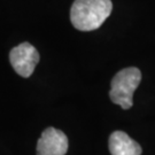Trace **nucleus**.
<instances>
[{
  "mask_svg": "<svg viewBox=\"0 0 155 155\" xmlns=\"http://www.w3.org/2000/svg\"><path fill=\"white\" fill-rule=\"evenodd\" d=\"M111 9L110 0H75L70 9V21L77 30L92 31L102 25Z\"/></svg>",
  "mask_w": 155,
  "mask_h": 155,
  "instance_id": "f257e3e1",
  "label": "nucleus"
},
{
  "mask_svg": "<svg viewBox=\"0 0 155 155\" xmlns=\"http://www.w3.org/2000/svg\"><path fill=\"white\" fill-rule=\"evenodd\" d=\"M108 147L111 155H140L143 152L140 145L123 131L111 133Z\"/></svg>",
  "mask_w": 155,
  "mask_h": 155,
  "instance_id": "39448f33",
  "label": "nucleus"
},
{
  "mask_svg": "<svg viewBox=\"0 0 155 155\" xmlns=\"http://www.w3.org/2000/svg\"><path fill=\"white\" fill-rule=\"evenodd\" d=\"M141 81V72L138 68H124L114 76L109 92L111 101L123 109H130L133 105V93Z\"/></svg>",
  "mask_w": 155,
  "mask_h": 155,
  "instance_id": "f03ea898",
  "label": "nucleus"
},
{
  "mask_svg": "<svg viewBox=\"0 0 155 155\" xmlns=\"http://www.w3.org/2000/svg\"><path fill=\"white\" fill-rule=\"evenodd\" d=\"M68 145V138L62 131L47 127L37 143V155H66Z\"/></svg>",
  "mask_w": 155,
  "mask_h": 155,
  "instance_id": "20e7f679",
  "label": "nucleus"
},
{
  "mask_svg": "<svg viewBox=\"0 0 155 155\" xmlns=\"http://www.w3.org/2000/svg\"><path fill=\"white\" fill-rule=\"evenodd\" d=\"M9 61L14 70L20 76L28 78L32 75L39 62V53L30 43L24 41L11 51Z\"/></svg>",
  "mask_w": 155,
  "mask_h": 155,
  "instance_id": "7ed1b4c3",
  "label": "nucleus"
}]
</instances>
